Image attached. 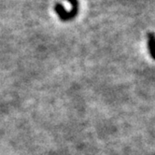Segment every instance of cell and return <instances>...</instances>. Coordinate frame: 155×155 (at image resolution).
<instances>
[{
	"label": "cell",
	"mask_w": 155,
	"mask_h": 155,
	"mask_svg": "<svg viewBox=\"0 0 155 155\" xmlns=\"http://www.w3.org/2000/svg\"><path fill=\"white\" fill-rule=\"evenodd\" d=\"M68 1L72 5V9L69 12H65L63 7H61V6H57V8H56V12L59 13L60 18L64 21L72 19L78 14V9H79V2H78V0H68Z\"/></svg>",
	"instance_id": "1"
},
{
	"label": "cell",
	"mask_w": 155,
	"mask_h": 155,
	"mask_svg": "<svg viewBox=\"0 0 155 155\" xmlns=\"http://www.w3.org/2000/svg\"><path fill=\"white\" fill-rule=\"evenodd\" d=\"M149 50L151 57L155 60V35L154 33H150L149 34Z\"/></svg>",
	"instance_id": "2"
}]
</instances>
